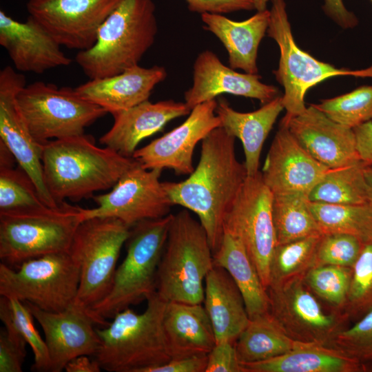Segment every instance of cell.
<instances>
[{
  "label": "cell",
  "mask_w": 372,
  "mask_h": 372,
  "mask_svg": "<svg viewBox=\"0 0 372 372\" xmlns=\"http://www.w3.org/2000/svg\"><path fill=\"white\" fill-rule=\"evenodd\" d=\"M235 138L222 127L215 128L201 141L199 162L189 176L163 182L173 205L197 215L213 254L223 236L225 216L247 177L236 157Z\"/></svg>",
  "instance_id": "6da1fadb"
},
{
  "label": "cell",
  "mask_w": 372,
  "mask_h": 372,
  "mask_svg": "<svg viewBox=\"0 0 372 372\" xmlns=\"http://www.w3.org/2000/svg\"><path fill=\"white\" fill-rule=\"evenodd\" d=\"M41 161L45 186L59 203L79 200L112 188L138 163L114 150L96 146L85 134L42 144Z\"/></svg>",
  "instance_id": "7a4b0ae2"
},
{
  "label": "cell",
  "mask_w": 372,
  "mask_h": 372,
  "mask_svg": "<svg viewBox=\"0 0 372 372\" xmlns=\"http://www.w3.org/2000/svg\"><path fill=\"white\" fill-rule=\"evenodd\" d=\"M152 0H121L100 26L95 43L75 60L90 79L114 76L138 65L158 32Z\"/></svg>",
  "instance_id": "3957f363"
},
{
  "label": "cell",
  "mask_w": 372,
  "mask_h": 372,
  "mask_svg": "<svg viewBox=\"0 0 372 372\" xmlns=\"http://www.w3.org/2000/svg\"><path fill=\"white\" fill-rule=\"evenodd\" d=\"M142 313L130 307L117 313L105 327L96 329L100 338L94 358L109 372H145L167 362L169 354L163 327L167 302L156 293Z\"/></svg>",
  "instance_id": "277c9868"
},
{
  "label": "cell",
  "mask_w": 372,
  "mask_h": 372,
  "mask_svg": "<svg viewBox=\"0 0 372 372\" xmlns=\"http://www.w3.org/2000/svg\"><path fill=\"white\" fill-rule=\"evenodd\" d=\"M172 214L140 222L131 228L126 256L116 268L108 294L90 310L98 325L147 300L156 291L158 265L167 241Z\"/></svg>",
  "instance_id": "5b68a950"
},
{
  "label": "cell",
  "mask_w": 372,
  "mask_h": 372,
  "mask_svg": "<svg viewBox=\"0 0 372 372\" xmlns=\"http://www.w3.org/2000/svg\"><path fill=\"white\" fill-rule=\"evenodd\" d=\"M206 231L188 209L172 214L158 265L156 293L165 301L203 302L205 280L214 267Z\"/></svg>",
  "instance_id": "8992f818"
},
{
  "label": "cell",
  "mask_w": 372,
  "mask_h": 372,
  "mask_svg": "<svg viewBox=\"0 0 372 372\" xmlns=\"http://www.w3.org/2000/svg\"><path fill=\"white\" fill-rule=\"evenodd\" d=\"M83 220V208L62 203L56 207L0 212V259L16 269L28 260L68 252Z\"/></svg>",
  "instance_id": "52a82bcc"
},
{
  "label": "cell",
  "mask_w": 372,
  "mask_h": 372,
  "mask_svg": "<svg viewBox=\"0 0 372 372\" xmlns=\"http://www.w3.org/2000/svg\"><path fill=\"white\" fill-rule=\"evenodd\" d=\"M270 1L271 6L267 34L276 42L280 50L278 67L273 74L284 88L282 97L286 110L280 122L285 123L304 112L307 92L322 81L339 76L372 78V65L355 70L338 68L301 50L292 34L285 0Z\"/></svg>",
  "instance_id": "ba28073f"
},
{
  "label": "cell",
  "mask_w": 372,
  "mask_h": 372,
  "mask_svg": "<svg viewBox=\"0 0 372 372\" xmlns=\"http://www.w3.org/2000/svg\"><path fill=\"white\" fill-rule=\"evenodd\" d=\"M131 228L110 217L91 218L80 223L69 250L80 268L75 303L90 309L108 294Z\"/></svg>",
  "instance_id": "9c48e42d"
},
{
  "label": "cell",
  "mask_w": 372,
  "mask_h": 372,
  "mask_svg": "<svg viewBox=\"0 0 372 372\" xmlns=\"http://www.w3.org/2000/svg\"><path fill=\"white\" fill-rule=\"evenodd\" d=\"M79 282V265L69 251L32 258L16 269L0 264V295L46 311H62L72 304Z\"/></svg>",
  "instance_id": "30bf717a"
},
{
  "label": "cell",
  "mask_w": 372,
  "mask_h": 372,
  "mask_svg": "<svg viewBox=\"0 0 372 372\" xmlns=\"http://www.w3.org/2000/svg\"><path fill=\"white\" fill-rule=\"evenodd\" d=\"M17 99L34 138L40 144L84 134L107 112L71 87L36 81L23 87Z\"/></svg>",
  "instance_id": "8fae6325"
},
{
  "label": "cell",
  "mask_w": 372,
  "mask_h": 372,
  "mask_svg": "<svg viewBox=\"0 0 372 372\" xmlns=\"http://www.w3.org/2000/svg\"><path fill=\"white\" fill-rule=\"evenodd\" d=\"M272 202L273 194L263 182L261 172L247 176L223 220V233L239 239L267 290L270 260L277 245Z\"/></svg>",
  "instance_id": "7c38bea8"
},
{
  "label": "cell",
  "mask_w": 372,
  "mask_h": 372,
  "mask_svg": "<svg viewBox=\"0 0 372 372\" xmlns=\"http://www.w3.org/2000/svg\"><path fill=\"white\" fill-rule=\"evenodd\" d=\"M302 276L267 289L269 314L294 341L327 345L349 318L342 311H325Z\"/></svg>",
  "instance_id": "4fadbf2b"
},
{
  "label": "cell",
  "mask_w": 372,
  "mask_h": 372,
  "mask_svg": "<svg viewBox=\"0 0 372 372\" xmlns=\"http://www.w3.org/2000/svg\"><path fill=\"white\" fill-rule=\"evenodd\" d=\"M161 172L138 163L121 177L110 192L94 197L98 206L83 208V220L115 218L132 227L143 220L169 215L174 205L160 181Z\"/></svg>",
  "instance_id": "5bb4252c"
},
{
  "label": "cell",
  "mask_w": 372,
  "mask_h": 372,
  "mask_svg": "<svg viewBox=\"0 0 372 372\" xmlns=\"http://www.w3.org/2000/svg\"><path fill=\"white\" fill-rule=\"evenodd\" d=\"M121 0H28L29 15L61 45L79 51L95 43L101 24Z\"/></svg>",
  "instance_id": "9a60e30c"
},
{
  "label": "cell",
  "mask_w": 372,
  "mask_h": 372,
  "mask_svg": "<svg viewBox=\"0 0 372 372\" xmlns=\"http://www.w3.org/2000/svg\"><path fill=\"white\" fill-rule=\"evenodd\" d=\"M25 77L10 65L0 72V141L12 153L19 167L34 183L48 207L59 204L48 192L41 161L42 144L32 136L18 105L17 96L25 85Z\"/></svg>",
  "instance_id": "2e32d148"
},
{
  "label": "cell",
  "mask_w": 372,
  "mask_h": 372,
  "mask_svg": "<svg viewBox=\"0 0 372 372\" xmlns=\"http://www.w3.org/2000/svg\"><path fill=\"white\" fill-rule=\"evenodd\" d=\"M216 99L194 107L178 127L148 145L136 149L132 158L147 169H172L178 176L194 169V150L213 130L220 127Z\"/></svg>",
  "instance_id": "e0dca14e"
},
{
  "label": "cell",
  "mask_w": 372,
  "mask_h": 372,
  "mask_svg": "<svg viewBox=\"0 0 372 372\" xmlns=\"http://www.w3.org/2000/svg\"><path fill=\"white\" fill-rule=\"evenodd\" d=\"M24 303L43 329L50 360V371H62L77 356H94L100 338L90 309L74 302L62 311L50 312L30 302Z\"/></svg>",
  "instance_id": "ac0fdd59"
},
{
  "label": "cell",
  "mask_w": 372,
  "mask_h": 372,
  "mask_svg": "<svg viewBox=\"0 0 372 372\" xmlns=\"http://www.w3.org/2000/svg\"><path fill=\"white\" fill-rule=\"evenodd\" d=\"M328 169L298 143L287 126L279 125L260 172L273 194L309 196Z\"/></svg>",
  "instance_id": "d6986e66"
},
{
  "label": "cell",
  "mask_w": 372,
  "mask_h": 372,
  "mask_svg": "<svg viewBox=\"0 0 372 372\" xmlns=\"http://www.w3.org/2000/svg\"><path fill=\"white\" fill-rule=\"evenodd\" d=\"M258 74L240 73L224 65L217 55L206 50L196 58L193 84L184 94L185 103L192 110L223 94L255 99L262 105L279 96L278 89L260 81Z\"/></svg>",
  "instance_id": "ffe728a7"
},
{
  "label": "cell",
  "mask_w": 372,
  "mask_h": 372,
  "mask_svg": "<svg viewBox=\"0 0 372 372\" xmlns=\"http://www.w3.org/2000/svg\"><path fill=\"white\" fill-rule=\"evenodd\" d=\"M298 143L317 161L329 169L360 161L353 129L328 117L311 104L304 112L285 123Z\"/></svg>",
  "instance_id": "44dd1931"
},
{
  "label": "cell",
  "mask_w": 372,
  "mask_h": 372,
  "mask_svg": "<svg viewBox=\"0 0 372 372\" xmlns=\"http://www.w3.org/2000/svg\"><path fill=\"white\" fill-rule=\"evenodd\" d=\"M0 45L19 72L42 74L72 63L61 50V45L30 15L25 22H21L1 10Z\"/></svg>",
  "instance_id": "7402d4cb"
},
{
  "label": "cell",
  "mask_w": 372,
  "mask_h": 372,
  "mask_svg": "<svg viewBox=\"0 0 372 372\" xmlns=\"http://www.w3.org/2000/svg\"><path fill=\"white\" fill-rule=\"evenodd\" d=\"M191 110L185 102L165 100L152 103L147 100L113 114L114 123L99 142L132 158L141 141L162 130L171 121L189 115Z\"/></svg>",
  "instance_id": "603a6c76"
},
{
  "label": "cell",
  "mask_w": 372,
  "mask_h": 372,
  "mask_svg": "<svg viewBox=\"0 0 372 372\" xmlns=\"http://www.w3.org/2000/svg\"><path fill=\"white\" fill-rule=\"evenodd\" d=\"M166 76L163 66L137 65L114 76L90 79L74 89L81 97L113 115L148 100Z\"/></svg>",
  "instance_id": "cb8c5ba5"
},
{
  "label": "cell",
  "mask_w": 372,
  "mask_h": 372,
  "mask_svg": "<svg viewBox=\"0 0 372 372\" xmlns=\"http://www.w3.org/2000/svg\"><path fill=\"white\" fill-rule=\"evenodd\" d=\"M163 327L171 359L206 355L216 343L211 322L202 303L167 302Z\"/></svg>",
  "instance_id": "d4e9b609"
},
{
  "label": "cell",
  "mask_w": 372,
  "mask_h": 372,
  "mask_svg": "<svg viewBox=\"0 0 372 372\" xmlns=\"http://www.w3.org/2000/svg\"><path fill=\"white\" fill-rule=\"evenodd\" d=\"M200 15L204 28L214 34L225 48L229 67L258 74V50L268 29L269 10L257 12L242 21H233L224 14Z\"/></svg>",
  "instance_id": "484cf974"
},
{
  "label": "cell",
  "mask_w": 372,
  "mask_h": 372,
  "mask_svg": "<svg viewBox=\"0 0 372 372\" xmlns=\"http://www.w3.org/2000/svg\"><path fill=\"white\" fill-rule=\"evenodd\" d=\"M284 109L282 97L280 95L250 112L235 110L224 99L217 101L216 114L220 121V127L242 142L248 176H256L260 172V157L264 143Z\"/></svg>",
  "instance_id": "4316f807"
},
{
  "label": "cell",
  "mask_w": 372,
  "mask_h": 372,
  "mask_svg": "<svg viewBox=\"0 0 372 372\" xmlns=\"http://www.w3.org/2000/svg\"><path fill=\"white\" fill-rule=\"evenodd\" d=\"M203 303L216 342L234 344L250 319L240 290L225 269L214 265L207 275Z\"/></svg>",
  "instance_id": "83f0119b"
},
{
  "label": "cell",
  "mask_w": 372,
  "mask_h": 372,
  "mask_svg": "<svg viewBox=\"0 0 372 372\" xmlns=\"http://www.w3.org/2000/svg\"><path fill=\"white\" fill-rule=\"evenodd\" d=\"M242 372H361L367 364L329 347L298 342L289 352L265 361L242 364Z\"/></svg>",
  "instance_id": "f1b7e54d"
},
{
  "label": "cell",
  "mask_w": 372,
  "mask_h": 372,
  "mask_svg": "<svg viewBox=\"0 0 372 372\" xmlns=\"http://www.w3.org/2000/svg\"><path fill=\"white\" fill-rule=\"evenodd\" d=\"M214 265L231 276L243 298L249 319L269 313V298L258 272L241 242L224 232L213 254Z\"/></svg>",
  "instance_id": "f546056e"
},
{
  "label": "cell",
  "mask_w": 372,
  "mask_h": 372,
  "mask_svg": "<svg viewBox=\"0 0 372 372\" xmlns=\"http://www.w3.org/2000/svg\"><path fill=\"white\" fill-rule=\"evenodd\" d=\"M298 342L289 338L268 313L250 320L234 343L241 364L255 363L282 355Z\"/></svg>",
  "instance_id": "4dcf8cb0"
},
{
  "label": "cell",
  "mask_w": 372,
  "mask_h": 372,
  "mask_svg": "<svg viewBox=\"0 0 372 372\" xmlns=\"http://www.w3.org/2000/svg\"><path fill=\"white\" fill-rule=\"evenodd\" d=\"M362 161L329 169L309 194L311 202L339 205H367L369 191Z\"/></svg>",
  "instance_id": "1f68e13d"
},
{
  "label": "cell",
  "mask_w": 372,
  "mask_h": 372,
  "mask_svg": "<svg viewBox=\"0 0 372 372\" xmlns=\"http://www.w3.org/2000/svg\"><path fill=\"white\" fill-rule=\"evenodd\" d=\"M272 215L277 245L322 234L305 194H273Z\"/></svg>",
  "instance_id": "d6a6232c"
},
{
  "label": "cell",
  "mask_w": 372,
  "mask_h": 372,
  "mask_svg": "<svg viewBox=\"0 0 372 372\" xmlns=\"http://www.w3.org/2000/svg\"><path fill=\"white\" fill-rule=\"evenodd\" d=\"M322 234L352 235L364 243L372 240V209L367 205L329 204L309 200Z\"/></svg>",
  "instance_id": "836d02e7"
},
{
  "label": "cell",
  "mask_w": 372,
  "mask_h": 372,
  "mask_svg": "<svg viewBox=\"0 0 372 372\" xmlns=\"http://www.w3.org/2000/svg\"><path fill=\"white\" fill-rule=\"evenodd\" d=\"M16 161L8 148H0V212L30 210L47 206L35 185L21 167L14 168Z\"/></svg>",
  "instance_id": "e575fe53"
},
{
  "label": "cell",
  "mask_w": 372,
  "mask_h": 372,
  "mask_svg": "<svg viewBox=\"0 0 372 372\" xmlns=\"http://www.w3.org/2000/svg\"><path fill=\"white\" fill-rule=\"evenodd\" d=\"M321 234L276 245L269 263L268 288L302 276L313 266Z\"/></svg>",
  "instance_id": "d590c367"
},
{
  "label": "cell",
  "mask_w": 372,
  "mask_h": 372,
  "mask_svg": "<svg viewBox=\"0 0 372 372\" xmlns=\"http://www.w3.org/2000/svg\"><path fill=\"white\" fill-rule=\"evenodd\" d=\"M351 274V267L318 265L309 269L302 276V279L320 300L325 302L333 310L344 312Z\"/></svg>",
  "instance_id": "8d00e7d4"
},
{
  "label": "cell",
  "mask_w": 372,
  "mask_h": 372,
  "mask_svg": "<svg viewBox=\"0 0 372 372\" xmlns=\"http://www.w3.org/2000/svg\"><path fill=\"white\" fill-rule=\"evenodd\" d=\"M313 105L334 121L353 129L372 121V85H361Z\"/></svg>",
  "instance_id": "74e56055"
},
{
  "label": "cell",
  "mask_w": 372,
  "mask_h": 372,
  "mask_svg": "<svg viewBox=\"0 0 372 372\" xmlns=\"http://www.w3.org/2000/svg\"><path fill=\"white\" fill-rule=\"evenodd\" d=\"M372 308V240L364 243L352 267V274L344 312L357 320Z\"/></svg>",
  "instance_id": "f35d334b"
},
{
  "label": "cell",
  "mask_w": 372,
  "mask_h": 372,
  "mask_svg": "<svg viewBox=\"0 0 372 372\" xmlns=\"http://www.w3.org/2000/svg\"><path fill=\"white\" fill-rule=\"evenodd\" d=\"M325 346L362 363L372 362V308L351 327L336 333Z\"/></svg>",
  "instance_id": "ab89813d"
},
{
  "label": "cell",
  "mask_w": 372,
  "mask_h": 372,
  "mask_svg": "<svg viewBox=\"0 0 372 372\" xmlns=\"http://www.w3.org/2000/svg\"><path fill=\"white\" fill-rule=\"evenodd\" d=\"M364 243L358 237L340 233L322 234L313 266L338 265L352 268Z\"/></svg>",
  "instance_id": "60d3db41"
},
{
  "label": "cell",
  "mask_w": 372,
  "mask_h": 372,
  "mask_svg": "<svg viewBox=\"0 0 372 372\" xmlns=\"http://www.w3.org/2000/svg\"><path fill=\"white\" fill-rule=\"evenodd\" d=\"M8 298L19 329L34 354L31 369L39 372L50 371V360L48 348L45 340L41 338L34 324V318L32 313L23 302Z\"/></svg>",
  "instance_id": "b9f144b4"
},
{
  "label": "cell",
  "mask_w": 372,
  "mask_h": 372,
  "mask_svg": "<svg viewBox=\"0 0 372 372\" xmlns=\"http://www.w3.org/2000/svg\"><path fill=\"white\" fill-rule=\"evenodd\" d=\"M27 342L12 335L5 329L0 331V372H21L26 356Z\"/></svg>",
  "instance_id": "7bdbcfd3"
},
{
  "label": "cell",
  "mask_w": 372,
  "mask_h": 372,
  "mask_svg": "<svg viewBox=\"0 0 372 372\" xmlns=\"http://www.w3.org/2000/svg\"><path fill=\"white\" fill-rule=\"evenodd\" d=\"M205 372H242L234 344L228 341L216 342L207 354Z\"/></svg>",
  "instance_id": "ee69618b"
},
{
  "label": "cell",
  "mask_w": 372,
  "mask_h": 372,
  "mask_svg": "<svg viewBox=\"0 0 372 372\" xmlns=\"http://www.w3.org/2000/svg\"><path fill=\"white\" fill-rule=\"evenodd\" d=\"M189 11L198 14H224L255 10L251 0H185Z\"/></svg>",
  "instance_id": "f6af8a7d"
},
{
  "label": "cell",
  "mask_w": 372,
  "mask_h": 372,
  "mask_svg": "<svg viewBox=\"0 0 372 372\" xmlns=\"http://www.w3.org/2000/svg\"><path fill=\"white\" fill-rule=\"evenodd\" d=\"M207 355L172 358L164 364L149 368L145 372H205Z\"/></svg>",
  "instance_id": "bcb514c9"
},
{
  "label": "cell",
  "mask_w": 372,
  "mask_h": 372,
  "mask_svg": "<svg viewBox=\"0 0 372 372\" xmlns=\"http://www.w3.org/2000/svg\"><path fill=\"white\" fill-rule=\"evenodd\" d=\"M324 13L343 29H350L358 24L357 17L345 7L343 0H324Z\"/></svg>",
  "instance_id": "7dc6e473"
},
{
  "label": "cell",
  "mask_w": 372,
  "mask_h": 372,
  "mask_svg": "<svg viewBox=\"0 0 372 372\" xmlns=\"http://www.w3.org/2000/svg\"><path fill=\"white\" fill-rule=\"evenodd\" d=\"M353 131L359 158L372 166V121L355 127Z\"/></svg>",
  "instance_id": "c3c4849f"
},
{
  "label": "cell",
  "mask_w": 372,
  "mask_h": 372,
  "mask_svg": "<svg viewBox=\"0 0 372 372\" xmlns=\"http://www.w3.org/2000/svg\"><path fill=\"white\" fill-rule=\"evenodd\" d=\"M101 369L96 360L90 359L87 355L73 358L68 362L64 369L67 372H99Z\"/></svg>",
  "instance_id": "681fc988"
},
{
  "label": "cell",
  "mask_w": 372,
  "mask_h": 372,
  "mask_svg": "<svg viewBox=\"0 0 372 372\" xmlns=\"http://www.w3.org/2000/svg\"><path fill=\"white\" fill-rule=\"evenodd\" d=\"M364 176L368 185L369 200L368 205L372 209V166L366 165L364 169Z\"/></svg>",
  "instance_id": "f907efd6"
},
{
  "label": "cell",
  "mask_w": 372,
  "mask_h": 372,
  "mask_svg": "<svg viewBox=\"0 0 372 372\" xmlns=\"http://www.w3.org/2000/svg\"><path fill=\"white\" fill-rule=\"evenodd\" d=\"M254 6V9L257 10V12L259 11H264L265 10H267V3L270 0H251Z\"/></svg>",
  "instance_id": "816d5d0a"
},
{
  "label": "cell",
  "mask_w": 372,
  "mask_h": 372,
  "mask_svg": "<svg viewBox=\"0 0 372 372\" xmlns=\"http://www.w3.org/2000/svg\"><path fill=\"white\" fill-rule=\"evenodd\" d=\"M371 3H372V0H371Z\"/></svg>",
  "instance_id": "f5cc1de1"
}]
</instances>
